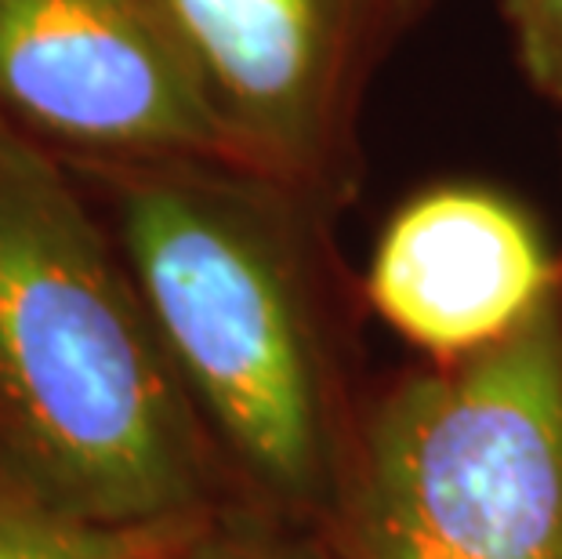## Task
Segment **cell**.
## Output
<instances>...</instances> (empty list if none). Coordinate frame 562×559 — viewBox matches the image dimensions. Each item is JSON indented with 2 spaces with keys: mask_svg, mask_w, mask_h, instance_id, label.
<instances>
[{
  "mask_svg": "<svg viewBox=\"0 0 562 559\" xmlns=\"http://www.w3.org/2000/svg\"><path fill=\"white\" fill-rule=\"evenodd\" d=\"M0 116L88 164H233L157 0H0Z\"/></svg>",
  "mask_w": 562,
  "mask_h": 559,
  "instance_id": "obj_4",
  "label": "cell"
},
{
  "mask_svg": "<svg viewBox=\"0 0 562 559\" xmlns=\"http://www.w3.org/2000/svg\"><path fill=\"white\" fill-rule=\"evenodd\" d=\"M99 168L116 244L203 429L269 502L327 505V364L272 182L200 160Z\"/></svg>",
  "mask_w": 562,
  "mask_h": 559,
  "instance_id": "obj_2",
  "label": "cell"
},
{
  "mask_svg": "<svg viewBox=\"0 0 562 559\" xmlns=\"http://www.w3.org/2000/svg\"><path fill=\"white\" fill-rule=\"evenodd\" d=\"M526 80L562 105V0H501Z\"/></svg>",
  "mask_w": 562,
  "mask_h": 559,
  "instance_id": "obj_8",
  "label": "cell"
},
{
  "mask_svg": "<svg viewBox=\"0 0 562 559\" xmlns=\"http://www.w3.org/2000/svg\"><path fill=\"white\" fill-rule=\"evenodd\" d=\"M0 480L99 527L211 516V433L116 236L58 153L0 116Z\"/></svg>",
  "mask_w": 562,
  "mask_h": 559,
  "instance_id": "obj_1",
  "label": "cell"
},
{
  "mask_svg": "<svg viewBox=\"0 0 562 559\" xmlns=\"http://www.w3.org/2000/svg\"><path fill=\"white\" fill-rule=\"evenodd\" d=\"M352 559H562V309L403 382L367 425Z\"/></svg>",
  "mask_w": 562,
  "mask_h": 559,
  "instance_id": "obj_3",
  "label": "cell"
},
{
  "mask_svg": "<svg viewBox=\"0 0 562 559\" xmlns=\"http://www.w3.org/2000/svg\"><path fill=\"white\" fill-rule=\"evenodd\" d=\"M233 149L272 186L327 168L381 0H157Z\"/></svg>",
  "mask_w": 562,
  "mask_h": 559,
  "instance_id": "obj_5",
  "label": "cell"
},
{
  "mask_svg": "<svg viewBox=\"0 0 562 559\" xmlns=\"http://www.w3.org/2000/svg\"><path fill=\"white\" fill-rule=\"evenodd\" d=\"M157 541L58 513L0 480V559H153Z\"/></svg>",
  "mask_w": 562,
  "mask_h": 559,
  "instance_id": "obj_7",
  "label": "cell"
},
{
  "mask_svg": "<svg viewBox=\"0 0 562 559\" xmlns=\"http://www.w3.org/2000/svg\"><path fill=\"white\" fill-rule=\"evenodd\" d=\"M164 559H308L297 545L277 538L261 523L240 516L229 519H200L182 534L160 541Z\"/></svg>",
  "mask_w": 562,
  "mask_h": 559,
  "instance_id": "obj_9",
  "label": "cell"
},
{
  "mask_svg": "<svg viewBox=\"0 0 562 559\" xmlns=\"http://www.w3.org/2000/svg\"><path fill=\"white\" fill-rule=\"evenodd\" d=\"M367 291L392 331L453 364L530 324L555 299V261L512 200L442 186L392 215Z\"/></svg>",
  "mask_w": 562,
  "mask_h": 559,
  "instance_id": "obj_6",
  "label": "cell"
}]
</instances>
